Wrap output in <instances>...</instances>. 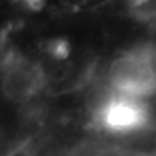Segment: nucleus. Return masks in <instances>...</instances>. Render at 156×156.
Listing matches in <instances>:
<instances>
[{"mask_svg":"<svg viewBox=\"0 0 156 156\" xmlns=\"http://www.w3.org/2000/svg\"><path fill=\"white\" fill-rule=\"evenodd\" d=\"M148 109L142 100L119 92H116L104 109L94 119L99 128L115 134L138 131L148 124Z\"/></svg>","mask_w":156,"mask_h":156,"instance_id":"obj_2","label":"nucleus"},{"mask_svg":"<svg viewBox=\"0 0 156 156\" xmlns=\"http://www.w3.org/2000/svg\"><path fill=\"white\" fill-rule=\"evenodd\" d=\"M42 78L34 68L26 65L14 64L8 69L3 82L4 94L9 100L21 103L29 100L33 95L37 94L41 87Z\"/></svg>","mask_w":156,"mask_h":156,"instance_id":"obj_3","label":"nucleus"},{"mask_svg":"<svg viewBox=\"0 0 156 156\" xmlns=\"http://www.w3.org/2000/svg\"><path fill=\"white\" fill-rule=\"evenodd\" d=\"M109 87L121 95L143 98L156 89V73L147 53H129L111 64Z\"/></svg>","mask_w":156,"mask_h":156,"instance_id":"obj_1","label":"nucleus"}]
</instances>
